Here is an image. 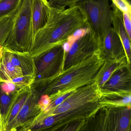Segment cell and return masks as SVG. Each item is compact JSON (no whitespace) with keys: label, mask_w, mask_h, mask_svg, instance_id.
Returning <instances> with one entry per match:
<instances>
[{"label":"cell","mask_w":131,"mask_h":131,"mask_svg":"<svg viewBox=\"0 0 131 131\" xmlns=\"http://www.w3.org/2000/svg\"><path fill=\"white\" fill-rule=\"evenodd\" d=\"M85 28V20L77 5L65 9L49 6L47 22L36 34L30 54L34 58L50 49L63 46L76 31Z\"/></svg>","instance_id":"obj_1"},{"label":"cell","mask_w":131,"mask_h":131,"mask_svg":"<svg viewBox=\"0 0 131 131\" xmlns=\"http://www.w3.org/2000/svg\"><path fill=\"white\" fill-rule=\"evenodd\" d=\"M104 62L99 50L47 83L43 86L50 94L51 101L68 92L94 83Z\"/></svg>","instance_id":"obj_2"},{"label":"cell","mask_w":131,"mask_h":131,"mask_svg":"<svg viewBox=\"0 0 131 131\" xmlns=\"http://www.w3.org/2000/svg\"><path fill=\"white\" fill-rule=\"evenodd\" d=\"M32 0H23L14 16L13 25L4 47L11 50L30 52L33 44Z\"/></svg>","instance_id":"obj_3"},{"label":"cell","mask_w":131,"mask_h":131,"mask_svg":"<svg viewBox=\"0 0 131 131\" xmlns=\"http://www.w3.org/2000/svg\"><path fill=\"white\" fill-rule=\"evenodd\" d=\"M90 31L102 39L112 27V4L108 0H78L77 3Z\"/></svg>","instance_id":"obj_4"},{"label":"cell","mask_w":131,"mask_h":131,"mask_svg":"<svg viewBox=\"0 0 131 131\" xmlns=\"http://www.w3.org/2000/svg\"><path fill=\"white\" fill-rule=\"evenodd\" d=\"M65 52L63 46L50 49L34 58L36 67L34 82L52 80L62 71Z\"/></svg>","instance_id":"obj_5"},{"label":"cell","mask_w":131,"mask_h":131,"mask_svg":"<svg viewBox=\"0 0 131 131\" xmlns=\"http://www.w3.org/2000/svg\"><path fill=\"white\" fill-rule=\"evenodd\" d=\"M101 39L90 31L77 40L65 54L62 71L92 56L100 50Z\"/></svg>","instance_id":"obj_6"},{"label":"cell","mask_w":131,"mask_h":131,"mask_svg":"<svg viewBox=\"0 0 131 131\" xmlns=\"http://www.w3.org/2000/svg\"><path fill=\"white\" fill-rule=\"evenodd\" d=\"M100 97L99 89L95 83L84 86L77 89L62 103L47 112V116L63 113L96 102Z\"/></svg>","instance_id":"obj_7"},{"label":"cell","mask_w":131,"mask_h":131,"mask_svg":"<svg viewBox=\"0 0 131 131\" xmlns=\"http://www.w3.org/2000/svg\"><path fill=\"white\" fill-rule=\"evenodd\" d=\"M99 91L100 94L131 93V65L127 64L116 70Z\"/></svg>","instance_id":"obj_8"},{"label":"cell","mask_w":131,"mask_h":131,"mask_svg":"<svg viewBox=\"0 0 131 131\" xmlns=\"http://www.w3.org/2000/svg\"><path fill=\"white\" fill-rule=\"evenodd\" d=\"M100 53L104 61L126 56L122 43L112 27L101 39Z\"/></svg>","instance_id":"obj_9"},{"label":"cell","mask_w":131,"mask_h":131,"mask_svg":"<svg viewBox=\"0 0 131 131\" xmlns=\"http://www.w3.org/2000/svg\"><path fill=\"white\" fill-rule=\"evenodd\" d=\"M107 108L108 112L105 131H130L131 108Z\"/></svg>","instance_id":"obj_10"},{"label":"cell","mask_w":131,"mask_h":131,"mask_svg":"<svg viewBox=\"0 0 131 131\" xmlns=\"http://www.w3.org/2000/svg\"><path fill=\"white\" fill-rule=\"evenodd\" d=\"M10 62L15 66L21 69L23 75L35 77L36 67L34 58L29 52H23L3 48Z\"/></svg>","instance_id":"obj_11"},{"label":"cell","mask_w":131,"mask_h":131,"mask_svg":"<svg viewBox=\"0 0 131 131\" xmlns=\"http://www.w3.org/2000/svg\"><path fill=\"white\" fill-rule=\"evenodd\" d=\"M49 9V5L47 1L32 0V21L34 41L36 34L47 22Z\"/></svg>","instance_id":"obj_12"},{"label":"cell","mask_w":131,"mask_h":131,"mask_svg":"<svg viewBox=\"0 0 131 131\" xmlns=\"http://www.w3.org/2000/svg\"><path fill=\"white\" fill-rule=\"evenodd\" d=\"M111 4L113 12L112 27L120 38L125 52L128 64L131 65V39H129L124 27L123 13L112 3Z\"/></svg>","instance_id":"obj_13"},{"label":"cell","mask_w":131,"mask_h":131,"mask_svg":"<svg viewBox=\"0 0 131 131\" xmlns=\"http://www.w3.org/2000/svg\"><path fill=\"white\" fill-rule=\"evenodd\" d=\"M127 64L126 56L120 59L105 61L97 74L95 80V83L98 89L102 87L116 70Z\"/></svg>","instance_id":"obj_14"},{"label":"cell","mask_w":131,"mask_h":131,"mask_svg":"<svg viewBox=\"0 0 131 131\" xmlns=\"http://www.w3.org/2000/svg\"><path fill=\"white\" fill-rule=\"evenodd\" d=\"M100 103L102 106L131 108V93H100Z\"/></svg>","instance_id":"obj_15"},{"label":"cell","mask_w":131,"mask_h":131,"mask_svg":"<svg viewBox=\"0 0 131 131\" xmlns=\"http://www.w3.org/2000/svg\"><path fill=\"white\" fill-rule=\"evenodd\" d=\"M3 48L0 53V83L23 75L21 69L12 63Z\"/></svg>","instance_id":"obj_16"},{"label":"cell","mask_w":131,"mask_h":131,"mask_svg":"<svg viewBox=\"0 0 131 131\" xmlns=\"http://www.w3.org/2000/svg\"><path fill=\"white\" fill-rule=\"evenodd\" d=\"M23 0H0V20L14 15Z\"/></svg>","instance_id":"obj_17"},{"label":"cell","mask_w":131,"mask_h":131,"mask_svg":"<svg viewBox=\"0 0 131 131\" xmlns=\"http://www.w3.org/2000/svg\"><path fill=\"white\" fill-rule=\"evenodd\" d=\"M14 15L6 17L0 20V48L4 47L9 37L13 26Z\"/></svg>","instance_id":"obj_18"},{"label":"cell","mask_w":131,"mask_h":131,"mask_svg":"<svg viewBox=\"0 0 131 131\" xmlns=\"http://www.w3.org/2000/svg\"><path fill=\"white\" fill-rule=\"evenodd\" d=\"M35 77L30 75H23L9 80L18 87H27L32 85L35 80Z\"/></svg>","instance_id":"obj_19"},{"label":"cell","mask_w":131,"mask_h":131,"mask_svg":"<svg viewBox=\"0 0 131 131\" xmlns=\"http://www.w3.org/2000/svg\"><path fill=\"white\" fill-rule=\"evenodd\" d=\"M47 1L49 6L52 7L65 9L66 7L76 5L78 0H50Z\"/></svg>","instance_id":"obj_20"},{"label":"cell","mask_w":131,"mask_h":131,"mask_svg":"<svg viewBox=\"0 0 131 131\" xmlns=\"http://www.w3.org/2000/svg\"><path fill=\"white\" fill-rule=\"evenodd\" d=\"M86 119L77 120L67 123L54 131H79L84 124Z\"/></svg>","instance_id":"obj_21"},{"label":"cell","mask_w":131,"mask_h":131,"mask_svg":"<svg viewBox=\"0 0 131 131\" xmlns=\"http://www.w3.org/2000/svg\"><path fill=\"white\" fill-rule=\"evenodd\" d=\"M75 90H73V91H70V92H68L65 94H63L61 95L59 97L51 101V103L48 106L47 108L45 110V111L47 112L50 110L56 107H57L58 106L62 103L68 97H69L71 95L73 92Z\"/></svg>","instance_id":"obj_22"},{"label":"cell","mask_w":131,"mask_h":131,"mask_svg":"<svg viewBox=\"0 0 131 131\" xmlns=\"http://www.w3.org/2000/svg\"><path fill=\"white\" fill-rule=\"evenodd\" d=\"M112 3L123 13H131V3L126 0H112Z\"/></svg>","instance_id":"obj_23"},{"label":"cell","mask_w":131,"mask_h":131,"mask_svg":"<svg viewBox=\"0 0 131 131\" xmlns=\"http://www.w3.org/2000/svg\"><path fill=\"white\" fill-rule=\"evenodd\" d=\"M123 24L126 32L131 40V13H123Z\"/></svg>","instance_id":"obj_24"},{"label":"cell","mask_w":131,"mask_h":131,"mask_svg":"<svg viewBox=\"0 0 131 131\" xmlns=\"http://www.w3.org/2000/svg\"><path fill=\"white\" fill-rule=\"evenodd\" d=\"M17 86L11 82L9 80L4 82L1 86V89L3 91L7 94L15 91Z\"/></svg>","instance_id":"obj_25"},{"label":"cell","mask_w":131,"mask_h":131,"mask_svg":"<svg viewBox=\"0 0 131 131\" xmlns=\"http://www.w3.org/2000/svg\"><path fill=\"white\" fill-rule=\"evenodd\" d=\"M51 102V99L48 95H44L41 97L39 104L43 110H45L49 105Z\"/></svg>","instance_id":"obj_26"},{"label":"cell","mask_w":131,"mask_h":131,"mask_svg":"<svg viewBox=\"0 0 131 131\" xmlns=\"http://www.w3.org/2000/svg\"><path fill=\"white\" fill-rule=\"evenodd\" d=\"M23 100H22L20 103H16L14 105L13 110H12V112H11L9 122H10L12 121L19 113L20 110L21 108V106L22 105V103H21L23 102Z\"/></svg>","instance_id":"obj_27"},{"label":"cell","mask_w":131,"mask_h":131,"mask_svg":"<svg viewBox=\"0 0 131 131\" xmlns=\"http://www.w3.org/2000/svg\"><path fill=\"white\" fill-rule=\"evenodd\" d=\"M29 111V106L28 105H23L19 112V116L21 118H24L28 115Z\"/></svg>","instance_id":"obj_28"},{"label":"cell","mask_w":131,"mask_h":131,"mask_svg":"<svg viewBox=\"0 0 131 131\" xmlns=\"http://www.w3.org/2000/svg\"><path fill=\"white\" fill-rule=\"evenodd\" d=\"M1 103L4 105H7L10 102V99L7 95H3L1 96Z\"/></svg>","instance_id":"obj_29"},{"label":"cell","mask_w":131,"mask_h":131,"mask_svg":"<svg viewBox=\"0 0 131 131\" xmlns=\"http://www.w3.org/2000/svg\"><path fill=\"white\" fill-rule=\"evenodd\" d=\"M3 47H1V48H0V53L1 52V50H2V49H3Z\"/></svg>","instance_id":"obj_30"}]
</instances>
